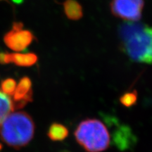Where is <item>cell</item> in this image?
I'll return each mask as SVG.
<instances>
[{"label": "cell", "mask_w": 152, "mask_h": 152, "mask_svg": "<svg viewBox=\"0 0 152 152\" xmlns=\"http://www.w3.org/2000/svg\"><path fill=\"white\" fill-rule=\"evenodd\" d=\"M2 147H3L2 144H1V143H0V151H1V149H2Z\"/></svg>", "instance_id": "17"}, {"label": "cell", "mask_w": 152, "mask_h": 152, "mask_svg": "<svg viewBox=\"0 0 152 152\" xmlns=\"http://www.w3.org/2000/svg\"><path fill=\"white\" fill-rule=\"evenodd\" d=\"M121 51L132 61L152 65V27L125 21L118 29Z\"/></svg>", "instance_id": "1"}, {"label": "cell", "mask_w": 152, "mask_h": 152, "mask_svg": "<svg viewBox=\"0 0 152 152\" xmlns=\"http://www.w3.org/2000/svg\"><path fill=\"white\" fill-rule=\"evenodd\" d=\"M112 135L113 145L121 151H125L134 147L137 142L135 135L128 125H116Z\"/></svg>", "instance_id": "7"}, {"label": "cell", "mask_w": 152, "mask_h": 152, "mask_svg": "<svg viewBox=\"0 0 152 152\" xmlns=\"http://www.w3.org/2000/svg\"><path fill=\"white\" fill-rule=\"evenodd\" d=\"M17 83L14 78H6L1 82L0 91L9 96H13L16 88Z\"/></svg>", "instance_id": "13"}, {"label": "cell", "mask_w": 152, "mask_h": 152, "mask_svg": "<svg viewBox=\"0 0 152 152\" xmlns=\"http://www.w3.org/2000/svg\"><path fill=\"white\" fill-rule=\"evenodd\" d=\"M35 39V35L30 30L23 29V23L21 22L14 23L11 30L4 36L5 45L16 52L26 50Z\"/></svg>", "instance_id": "5"}, {"label": "cell", "mask_w": 152, "mask_h": 152, "mask_svg": "<svg viewBox=\"0 0 152 152\" xmlns=\"http://www.w3.org/2000/svg\"><path fill=\"white\" fill-rule=\"evenodd\" d=\"M12 1L15 4H20L23 2V0H12Z\"/></svg>", "instance_id": "15"}, {"label": "cell", "mask_w": 152, "mask_h": 152, "mask_svg": "<svg viewBox=\"0 0 152 152\" xmlns=\"http://www.w3.org/2000/svg\"><path fill=\"white\" fill-rule=\"evenodd\" d=\"M11 64V53L0 52V64Z\"/></svg>", "instance_id": "14"}, {"label": "cell", "mask_w": 152, "mask_h": 152, "mask_svg": "<svg viewBox=\"0 0 152 152\" xmlns=\"http://www.w3.org/2000/svg\"><path fill=\"white\" fill-rule=\"evenodd\" d=\"M75 138L87 152L106 151L111 144V134L100 120L87 118L81 121L74 132Z\"/></svg>", "instance_id": "3"}, {"label": "cell", "mask_w": 152, "mask_h": 152, "mask_svg": "<svg viewBox=\"0 0 152 152\" xmlns=\"http://www.w3.org/2000/svg\"><path fill=\"white\" fill-rule=\"evenodd\" d=\"M138 93L136 90L131 92H125L119 98L120 103L126 108H131L134 106L137 102Z\"/></svg>", "instance_id": "12"}, {"label": "cell", "mask_w": 152, "mask_h": 152, "mask_svg": "<svg viewBox=\"0 0 152 152\" xmlns=\"http://www.w3.org/2000/svg\"><path fill=\"white\" fill-rule=\"evenodd\" d=\"M37 61V55L35 53H11V64L19 67L33 66Z\"/></svg>", "instance_id": "8"}, {"label": "cell", "mask_w": 152, "mask_h": 152, "mask_svg": "<svg viewBox=\"0 0 152 152\" xmlns=\"http://www.w3.org/2000/svg\"><path fill=\"white\" fill-rule=\"evenodd\" d=\"M144 0H111L112 14L125 21H139L142 18Z\"/></svg>", "instance_id": "4"}, {"label": "cell", "mask_w": 152, "mask_h": 152, "mask_svg": "<svg viewBox=\"0 0 152 152\" xmlns=\"http://www.w3.org/2000/svg\"><path fill=\"white\" fill-rule=\"evenodd\" d=\"M15 110L13 100L0 91V125L5 118Z\"/></svg>", "instance_id": "11"}, {"label": "cell", "mask_w": 152, "mask_h": 152, "mask_svg": "<svg viewBox=\"0 0 152 152\" xmlns=\"http://www.w3.org/2000/svg\"><path fill=\"white\" fill-rule=\"evenodd\" d=\"M64 14L71 20H78L83 17L82 5L77 0H66L63 3Z\"/></svg>", "instance_id": "9"}, {"label": "cell", "mask_w": 152, "mask_h": 152, "mask_svg": "<svg viewBox=\"0 0 152 152\" xmlns=\"http://www.w3.org/2000/svg\"><path fill=\"white\" fill-rule=\"evenodd\" d=\"M68 129L65 125L58 123H53L47 131V136L53 142L64 141L68 137Z\"/></svg>", "instance_id": "10"}, {"label": "cell", "mask_w": 152, "mask_h": 152, "mask_svg": "<svg viewBox=\"0 0 152 152\" xmlns=\"http://www.w3.org/2000/svg\"><path fill=\"white\" fill-rule=\"evenodd\" d=\"M33 83L31 80L27 76L23 77L17 84L13 95L15 109L23 108L29 102H33Z\"/></svg>", "instance_id": "6"}, {"label": "cell", "mask_w": 152, "mask_h": 152, "mask_svg": "<svg viewBox=\"0 0 152 152\" xmlns=\"http://www.w3.org/2000/svg\"><path fill=\"white\" fill-rule=\"evenodd\" d=\"M59 152H71V151H68V150H66V149H64V150H61V151H60Z\"/></svg>", "instance_id": "16"}, {"label": "cell", "mask_w": 152, "mask_h": 152, "mask_svg": "<svg viewBox=\"0 0 152 152\" xmlns=\"http://www.w3.org/2000/svg\"><path fill=\"white\" fill-rule=\"evenodd\" d=\"M35 130V123L29 114L11 112L0 125V138L9 147L20 149L32 141Z\"/></svg>", "instance_id": "2"}]
</instances>
